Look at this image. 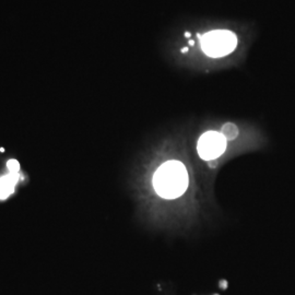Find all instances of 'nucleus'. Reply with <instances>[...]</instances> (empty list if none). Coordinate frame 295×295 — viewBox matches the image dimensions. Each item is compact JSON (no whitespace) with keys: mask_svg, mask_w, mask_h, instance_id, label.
I'll return each instance as SVG.
<instances>
[{"mask_svg":"<svg viewBox=\"0 0 295 295\" xmlns=\"http://www.w3.org/2000/svg\"><path fill=\"white\" fill-rule=\"evenodd\" d=\"M156 194L165 199L182 196L188 187V173L182 162L170 161L158 168L153 177Z\"/></svg>","mask_w":295,"mask_h":295,"instance_id":"nucleus-1","label":"nucleus"},{"mask_svg":"<svg viewBox=\"0 0 295 295\" xmlns=\"http://www.w3.org/2000/svg\"><path fill=\"white\" fill-rule=\"evenodd\" d=\"M237 46V37L225 30L209 32L201 37V48L210 57H223L232 53Z\"/></svg>","mask_w":295,"mask_h":295,"instance_id":"nucleus-2","label":"nucleus"},{"mask_svg":"<svg viewBox=\"0 0 295 295\" xmlns=\"http://www.w3.org/2000/svg\"><path fill=\"white\" fill-rule=\"evenodd\" d=\"M226 139L221 132L208 131L202 134L198 141L197 150L200 158L210 161L220 158L226 149Z\"/></svg>","mask_w":295,"mask_h":295,"instance_id":"nucleus-3","label":"nucleus"},{"mask_svg":"<svg viewBox=\"0 0 295 295\" xmlns=\"http://www.w3.org/2000/svg\"><path fill=\"white\" fill-rule=\"evenodd\" d=\"M10 173L0 178V199H6L12 192L14 191V187L18 182L19 177V163L14 160L9 162Z\"/></svg>","mask_w":295,"mask_h":295,"instance_id":"nucleus-4","label":"nucleus"},{"mask_svg":"<svg viewBox=\"0 0 295 295\" xmlns=\"http://www.w3.org/2000/svg\"><path fill=\"white\" fill-rule=\"evenodd\" d=\"M221 133L223 134V137L226 139V141H232V140L236 139L238 136V128L235 124L233 122H227L222 127L221 129Z\"/></svg>","mask_w":295,"mask_h":295,"instance_id":"nucleus-5","label":"nucleus"},{"mask_svg":"<svg viewBox=\"0 0 295 295\" xmlns=\"http://www.w3.org/2000/svg\"><path fill=\"white\" fill-rule=\"evenodd\" d=\"M209 162V166L210 167H215L216 165H218V158H214V160H210Z\"/></svg>","mask_w":295,"mask_h":295,"instance_id":"nucleus-6","label":"nucleus"},{"mask_svg":"<svg viewBox=\"0 0 295 295\" xmlns=\"http://www.w3.org/2000/svg\"><path fill=\"white\" fill-rule=\"evenodd\" d=\"M219 285H220L221 288L223 289V290H225V289L227 288V282H226V281H224V280H222V281H220Z\"/></svg>","mask_w":295,"mask_h":295,"instance_id":"nucleus-7","label":"nucleus"},{"mask_svg":"<svg viewBox=\"0 0 295 295\" xmlns=\"http://www.w3.org/2000/svg\"><path fill=\"white\" fill-rule=\"evenodd\" d=\"M182 53H186V51H187V48H182Z\"/></svg>","mask_w":295,"mask_h":295,"instance_id":"nucleus-8","label":"nucleus"},{"mask_svg":"<svg viewBox=\"0 0 295 295\" xmlns=\"http://www.w3.org/2000/svg\"><path fill=\"white\" fill-rule=\"evenodd\" d=\"M214 295H218V294H214Z\"/></svg>","mask_w":295,"mask_h":295,"instance_id":"nucleus-9","label":"nucleus"}]
</instances>
